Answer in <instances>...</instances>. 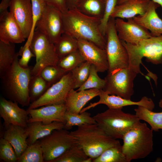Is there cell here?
Here are the masks:
<instances>
[{
    "mask_svg": "<svg viewBox=\"0 0 162 162\" xmlns=\"http://www.w3.org/2000/svg\"><path fill=\"white\" fill-rule=\"evenodd\" d=\"M64 32L78 40L91 42L105 50L106 40L101 33L99 26L101 19L87 16L75 7L62 13Z\"/></svg>",
    "mask_w": 162,
    "mask_h": 162,
    "instance_id": "1",
    "label": "cell"
},
{
    "mask_svg": "<svg viewBox=\"0 0 162 162\" xmlns=\"http://www.w3.org/2000/svg\"><path fill=\"white\" fill-rule=\"evenodd\" d=\"M18 52L12 65L1 78L4 92L9 100L22 107L30 104L29 86L32 68H23L19 63Z\"/></svg>",
    "mask_w": 162,
    "mask_h": 162,
    "instance_id": "2",
    "label": "cell"
},
{
    "mask_svg": "<svg viewBox=\"0 0 162 162\" xmlns=\"http://www.w3.org/2000/svg\"><path fill=\"white\" fill-rule=\"evenodd\" d=\"M70 133L87 155L93 159L108 148L121 145L118 139L107 135L97 124L78 126Z\"/></svg>",
    "mask_w": 162,
    "mask_h": 162,
    "instance_id": "3",
    "label": "cell"
},
{
    "mask_svg": "<svg viewBox=\"0 0 162 162\" xmlns=\"http://www.w3.org/2000/svg\"><path fill=\"white\" fill-rule=\"evenodd\" d=\"M153 131L140 121L124 134L122 147L127 162L144 158L152 152Z\"/></svg>",
    "mask_w": 162,
    "mask_h": 162,
    "instance_id": "4",
    "label": "cell"
},
{
    "mask_svg": "<svg viewBox=\"0 0 162 162\" xmlns=\"http://www.w3.org/2000/svg\"><path fill=\"white\" fill-rule=\"evenodd\" d=\"M122 41L128 53L129 67L137 74L141 73L140 65L143 57L154 64H162V35L142 40L136 44Z\"/></svg>",
    "mask_w": 162,
    "mask_h": 162,
    "instance_id": "5",
    "label": "cell"
},
{
    "mask_svg": "<svg viewBox=\"0 0 162 162\" xmlns=\"http://www.w3.org/2000/svg\"><path fill=\"white\" fill-rule=\"evenodd\" d=\"M122 109L108 108L93 116L105 133L116 139H122L124 134L140 121L136 115L125 113Z\"/></svg>",
    "mask_w": 162,
    "mask_h": 162,
    "instance_id": "6",
    "label": "cell"
},
{
    "mask_svg": "<svg viewBox=\"0 0 162 162\" xmlns=\"http://www.w3.org/2000/svg\"><path fill=\"white\" fill-rule=\"evenodd\" d=\"M30 46L36 58V63L32 69V75H40L42 70L47 66L57 65L59 59L55 44L45 35L34 31Z\"/></svg>",
    "mask_w": 162,
    "mask_h": 162,
    "instance_id": "7",
    "label": "cell"
},
{
    "mask_svg": "<svg viewBox=\"0 0 162 162\" xmlns=\"http://www.w3.org/2000/svg\"><path fill=\"white\" fill-rule=\"evenodd\" d=\"M115 21V19L110 17L106 28L105 50L109 63L108 72L129 67L128 53L118 36Z\"/></svg>",
    "mask_w": 162,
    "mask_h": 162,
    "instance_id": "8",
    "label": "cell"
},
{
    "mask_svg": "<svg viewBox=\"0 0 162 162\" xmlns=\"http://www.w3.org/2000/svg\"><path fill=\"white\" fill-rule=\"evenodd\" d=\"M39 140L46 162H51L77 143L70 132L64 128L55 130Z\"/></svg>",
    "mask_w": 162,
    "mask_h": 162,
    "instance_id": "9",
    "label": "cell"
},
{
    "mask_svg": "<svg viewBox=\"0 0 162 162\" xmlns=\"http://www.w3.org/2000/svg\"><path fill=\"white\" fill-rule=\"evenodd\" d=\"M137 74L129 67L108 72L103 90L109 94L130 99L134 93L133 82Z\"/></svg>",
    "mask_w": 162,
    "mask_h": 162,
    "instance_id": "10",
    "label": "cell"
},
{
    "mask_svg": "<svg viewBox=\"0 0 162 162\" xmlns=\"http://www.w3.org/2000/svg\"><path fill=\"white\" fill-rule=\"evenodd\" d=\"M74 87L71 72H69L58 82L50 86L38 99L31 103L28 109L48 105L65 104L67 96Z\"/></svg>",
    "mask_w": 162,
    "mask_h": 162,
    "instance_id": "11",
    "label": "cell"
},
{
    "mask_svg": "<svg viewBox=\"0 0 162 162\" xmlns=\"http://www.w3.org/2000/svg\"><path fill=\"white\" fill-rule=\"evenodd\" d=\"M41 32L54 44L64 32L62 13L50 5H47L36 22L34 31Z\"/></svg>",
    "mask_w": 162,
    "mask_h": 162,
    "instance_id": "12",
    "label": "cell"
},
{
    "mask_svg": "<svg viewBox=\"0 0 162 162\" xmlns=\"http://www.w3.org/2000/svg\"><path fill=\"white\" fill-rule=\"evenodd\" d=\"M9 8V11L19 26L24 38L30 41L33 25L31 0H11Z\"/></svg>",
    "mask_w": 162,
    "mask_h": 162,
    "instance_id": "13",
    "label": "cell"
},
{
    "mask_svg": "<svg viewBox=\"0 0 162 162\" xmlns=\"http://www.w3.org/2000/svg\"><path fill=\"white\" fill-rule=\"evenodd\" d=\"M115 19V24L118 36L120 40L132 44H136L140 41L152 37L147 29L136 22L133 18L127 19Z\"/></svg>",
    "mask_w": 162,
    "mask_h": 162,
    "instance_id": "14",
    "label": "cell"
},
{
    "mask_svg": "<svg viewBox=\"0 0 162 162\" xmlns=\"http://www.w3.org/2000/svg\"><path fill=\"white\" fill-rule=\"evenodd\" d=\"M98 96L99 99L98 102L91 103L88 106L83 108L81 112L86 111L100 104H105L108 108L113 109H122L125 106L137 105L144 107L152 111L154 107V104L152 100L146 96L142 97L139 101H134L118 96L109 94L103 89L100 90Z\"/></svg>",
    "mask_w": 162,
    "mask_h": 162,
    "instance_id": "15",
    "label": "cell"
},
{
    "mask_svg": "<svg viewBox=\"0 0 162 162\" xmlns=\"http://www.w3.org/2000/svg\"><path fill=\"white\" fill-rule=\"evenodd\" d=\"M29 116L27 110L20 108L17 102L1 97L0 116L4 120L5 129L11 124L26 128L28 123Z\"/></svg>",
    "mask_w": 162,
    "mask_h": 162,
    "instance_id": "16",
    "label": "cell"
},
{
    "mask_svg": "<svg viewBox=\"0 0 162 162\" xmlns=\"http://www.w3.org/2000/svg\"><path fill=\"white\" fill-rule=\"evenodd\" d=\"M29 117L28 122H40L48 124L54 122H66L64 115L67 111L65 104L48 105L32 109H27Z\"/></svg>",
    "mask_w": 162,
    "mask_h": 162,
    "instance_id": "17",
    "label": "cell"
},
{
    "mask_svg": "<svg viewBox=\"0 0 162 162\" xmlns=\"http://www.w3.org/2000/svg\"><path fill=\"white\" fill-rule=\"evenodd\" d=\"M78 50L85 61L94 65L98 72L108 70L109 63L105 50L84 40H78Z\"/></svg>",
    "mask_w": 162,
    "mask_h": 162,
    "instance_id": "18",
    "label": "cell"
},
{
    "mask_svg": "<svg viewBox=\"0 0 162 162\" xmlns=\"http://www.w3.org/2000/svg\"><path fill=\"white\" fill-rule=\"evenodd\" d=\"M21 29L10 11L0 14V40L6 43L19 44L24 42Z\"/></svg>",
    "mask_w": 162,
    "mask_h": 162,
    "instance_id": "19",
    "label": "cell"
},
{
    "mask_svg": "<svg viewBox=\"0 0 162 162\" xmlns=\"http://www.w3.org/2000/svg\"><path fill=\"white\" fill-rule=\"evenodd\" d=\"M160 6L151 0L147 9L144 14L133 18L136 22L148 30L154 37L162 35V20L156 11Z\"/></svg>",
    "mask_w": 162,
    "mask_h": 162,
    "instance_id": "20",
    "label": "cell"
},
{
    "mask_svg": "<svg viewBox=\"0 0 162 162\" xmlns=\"http://www.w3.org/2000/svg\"><path fill=\"white\" fill-rule=\"evenodd\" d=\"M100 90L90 89L77 91L72 89L68 92L65 100L67 111L72 113H80L87 102L99 96Z\"/></svg>",
    "mask_w": 162,
    "mask_h": 162,
    "instance_id": "21",
    "label": "cell"
},
{
    "mask_svg": "<svg viewBox=\"0 0 162 162\" xmlns=\"http://www.w3.org/2000/svg\"><path fill=\"white\" fill-rule=\"evenodd\" d=\"M151 0H127L117 4L110 17L128 19L144 14Z\"/></svg>",
    "mask_w": 162,
    "mask_h": 162,
    "instance_id": "22",
    "label": "cell"
},
{
    "mask_svg": "<svg viewBox=\"0 0 162 162\" xmlns=\"http://www.w3.org/2000/svg\"><path fill=\"white\" fill-rule=\"evenodd\" d=\"M5 129L2 137L11 144L18 159L28 146V135L26 128L11 124Z\"/></svg>",
    "mask_w": 162,
    "mask_h": 162,
    "instance_id": "23",
    "label": "cell"
},
{
    "mask_svg": "<svg viewBox=\"0 0 162 162\" xmlns=\"http://www.w3.org/2000/svg\"><path fill=\"white\" fill-rule=\"evenodd\" d=\"M64 123L58 122L48 124L40 122L28 123L26 128L28 135L27 141L28 145L49 135L55 130L64 129Z\"/></svg>",
    "mask_w": 162,
    "mask_h": 162,
    "instance_id": "24",
    "label": "cell"
},
{
    "mask_svg": "<svg viewBox=\"0 0 162 162\" xmlns=\"http://www.w3.org/2000/svg\"><path fill=\"white\" fill-rule=\"evenodd\" d=\"M106 0H75V7L87 16L101 20L104 14Z\"/></svg>",
    "mask_w": 162,
    "mask_h": 162,
    "instance_id": "25",
    "label": "cell"
},
{
    "mask_svg": "<svg viewBox=\"0 0 162 162\" xmlns=\"http://www.w3.org/2000/svg\"><path fill=\"white\" fill-rule=\"evenodd\" d=\"M159 104L162 108V99L160 100ZM134 111L138 118L148 123L153 131H158L159 129L162 130V111L154 112L142 106H138Z\"/></svg>",
    "mask_w": 162,
    "mask_h": 162,
    "instance_id": "26",
    "label": "cell"
},
{
    "mask_svg": "<svg viewBox=\"0 0 162 162\" xmlns=\"http://www.w3.org/2000/svg\"><path fill=\"white\" fill-rule=\"evenodd\" d=\"M54 44L59 59L78 50V40L65 32Z\"/></svg>",
    "mask_w": 162,
    "mask_h": 162,
    "instance_id": "27",
    "label": "cell"
},
{
    "mask_svg": "<svg viewBox=\"0 0 162 162\" xmlns=\"http://www.w3.org/2000/svg\"><path fill=\"white\" fill-rule=\"evenodd\" d=\"M13 43L0 40V76L1 78L12 65L16 56Z\"/></svg>",
    "mask_w": 162,
    "mask_h": 162,
    "instance_id": "28",
    "label": "cell"
},
{
    "mask_svg": "<svg viewBox=\"0 0 162 162\" xmlns=\"http://www.w3.org/2000/svg\"><path fill=\"white\" fill-rule=\"evenodd\" d=\"M51 86L40 75H32L29 86L30 103L40 98Z\"/></svg>",
    "mask_w": 162,
    "mask_h": 162,
    "instance_id": "29",
    "label": "cell"
},
{
    "mask_svg": "<svg viewBox=\"0 0 162 162\" xmlns=\"http://www.w3.org/2000/svg\"><path fill=\"white\" fill-rule=\"evenodd\" d=\"M91 113L86 111L78 114L66 111L64 117L66 122L64 129L67 130L71 129L73 126H80L87 124H97Z\"/></svg>",
    "mask_w": 162,
    "mask_h": 162,
    "instance_id": "30",
    "label": "cell"
},
{
    "mask_svg": "<svg viewBox=\"0 0 162 162\" xmlns=\"http://www.w3.org/2000/svg\"><path fill=\"white\" fill-rule=\"evenodd\" d=\"M89 158L77 143L51 162H87Z\"/></svg>",
    "mask_w": 162,
    "mask_h": 162,
    "instance_id": "31",
    "label": "cell"
},
{
    "mask_svg": "<svg viewBox=\"0 0 162 162\" xmlns=\"http://www.w3.org/2000/svg\"><path fill=\"white\" fill-rule=\"evenodd\" d=\"M18 162H44L42 150L39 140L28 145L18 158Z\"/></svg>",
    "mask_w": 162,
    "mask_h": 162,
    "instance_id": "32",
    "label": "cell"
},
{
    "mask_svg": "<svg viewBox=\"0 0 162 162\" xmlns=\"http://www.w3.org/2000/svg\"><path fill=\"white\" fill-rule=\"evenodd\" d=\"M92 162H127L121 145L110 147L104 151Z\"/></svg>",
    "mask_w": 162,
    "mask_h": 162,
    "instance_id": "33",
    "label": "cell"
},
{
    "mask_svg": "<svg viewBox=\"0 0 162 162\" xmlns=\"http://www.w3.org/2000/svg\"><path fill=\"white\" fill-rule=\"evenodd\" d=\"M85 62L78 50L59 59L57 66L65 72H68Z\"/></svg>",
    "mask_w": 162,
    "mask_h": 162,
    "instance_id": "34",
    "label": "cell"
},
{
    "mask_svg": "<svg viewBox=\"0 0 162 162\" xmlns=\"http://www.w3.org/2000/svg\"><path fill=\"white\" fill-rule=\"evenodd\" d=\"M91 65L86 61L71 71L74 82V89L79 88L85 82L89 75Z\"/></svg>",
    "mask_w": 162,
    "mask_h": 162,
    "instance_id": "35",
    "label": "cell"
},
{
    "mask_svg": "<svg viewBox=\"0 0 162 162\" xmlns=\"http://www.w3.org/2000/svg\"><path fill=\"white\" fill-rule=\"evenodd\" d=\"M95 67L91 64L88 77L84 84L78 88L77 91L90 89H103L105 84V79L100 78Z\"/></svg>",
    "mask_w": 162,
    "mask_h": 162,
    "instance_id": "36",
    "label": "cell"
},
{
    "mask_svg": "<svg viewBox=\"0 0 162 162\" xmlns=\"http://www.w3.org/2000/svg\"><path fill=\"white\" fill-rule=\"evenodd\" d=\"M67 73L62 70L57 65H49L42 70L40 75L51 86L58 81Z\"/></svg>",
    "mask_w": 162,
    "mask_h": 162,
    "instance_id": "37",
    "label": "cell"
},
{
    "mask_svg": "<svg viewBox=\"0 0 162 162\" xmlns=\"http://www.w3.org/2000/svg\"><path fill=\"white\" fill-rule=\"evenodd\" d=\"M0 158L6 162H16L18 158L11 144L3 137L0 139Z\"/></svg>",
    "mask_w": 162,
    "mask_h": 162,
    "instance_id": "38",
    "label": "cell"
},
{
    "mask_svg": "<svg viewBox=\"0 0 162 162\" xmlns=\"http://www.w3.org/2000/svg\"><path fill=\"white\" fill-rule=\"evenodd\" d=\"M118 0H106L104 15L101 19L99 29L102 34L105 37L106 28L109 20L115 7Z\"/></svg>",
    "mask_w": 162,
    "mask_h": 162,
    "instance_id": "39",
    "label": "cell"
},
{
    "mask_svg": "<svg viewBox=\"0 0 162 162\" xmlns=\"http://www.w3.org/2000/svg\"><path fill=\"white\" fill-rule=\"evenodd\" d=\"M30 44V42H26L25 45L21 47L18 52L19 56H21V58L19 59V64L23 68L29 67L28 64L29 61L32 57H35L31 50Z\"/></svg>",
    "mask_w": 162,
    "mask_h": 162,
    "instance_id": "40",
    "label": "cell"
},
{
    "mask_svg": "<svg viewBox=\"0 0 162 162\" xmlns=\"http://www.w3.org/2000/svg\"><path fill=\"white\" fill-rule=\"evenodd\" d=\"M33 16V25L32 36L34 30L35 23L40 18L47 4L44 0H31Z\"/></svg>",
    "mask_w": 162,
    "mask_h": 162,
    "instance_id": "41",
    "label": "cell"
},
{
    "mask_svg": "<svg viewBox=\"0 0 162 162\" xmlns=\"http://www.w3.org/2000/svg\"><path fill=\"white\" fill-rule=\"evenodd\" d=\"M47 5L54 7L60 10L62 13L68 10L66 0H44Z\"/></svg>",
    "mask_w": 162,
    "mask_h": 162,
    "instance_id": "42",
    "label": "cell"
},
{
    "mask_svg": "<svg viewBox=\"0 0 162 162\" xmlns=\"http://www.w3.org/2000/svg\"><path fill=\"white\" fill-rule=\"evenodd\" d=\"M11 0H2L0 4V14L7 10L10 7Z\"/></svg>",
    "mask_w": 162,
    "mask_h": 162,
    "instance_id": "43",
    "label": "cell"
},
{
    "mask_svg": "<svg viewBox=\"0 0 162 162\" xmlns=\"http://www.w3.org/2000/svg\"><path fill=\"white\" fill-rule=\"evenodd\" d=\"M66 1L68 10L75 7V0H66Z\"/></svg>",
    "mask_w": 162,
    "mask_h": 162,
    "instance_id": "44",
    "label": "cell"
},
{
    "mask_svg": "<svg viewBox=\"0 0 162 162\" xmlns=\"http://www.w3.org/2000/svg\"><path fill=\"white\" fill-rule=\"evenodd\" d=\"M127 0H118L117 4L122 3ZM158 4L162 7V0H151Z\"/></svg>",
    "mask_w": 162,
    "mask_h": 162,
    "instance_id": "45",
    "label": "cell"
}]
</instances>
